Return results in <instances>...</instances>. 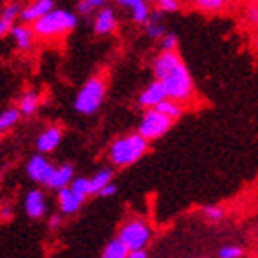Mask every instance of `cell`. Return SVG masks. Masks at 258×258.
I'll list each match as a JSON object with an SVG mask.
<instances>
[{
	"instance_id": "obj_1",
	"label": "cell",
	"mask_w": 258,
	"mask_h": 258,
	"mask_svg": "<svg viewBox=\"0 0 258 258\" xmlns=\"http://www.w3.org/2000/svg\"><path fill=\"white\" fill-rule=\"evenodd\" d=\"M157 81H161L168 98L177 102H188L194 96V80L181 55L175 52H161L151 63Z\"/></svg>"
},
{
	"instance_id": "obj_2",
	"label": "cell",
	"mask_w": 258,
	"mask_h": 258,
	"mask_svg": "<svg viewBox=\"0 0 258 258\" xmlns=\"http://www.w3.org/2000/svg\"><path fill=\"white\" fill-rule=\"evenodd\" d=\"M78 26V15L70 10L54 8L39 21L33 22V32L41 39H61L74 32Z\"/></svg>"
},
{
	"instance_id": "obj_3",
	"label": "cell",
	"mask_w": 258,
	"mask_h": 258,
	"mask_svg": "<svg viewBox=\"0 0 258 258\" xmlns=\"http://www.w3.org/2000/svg\"><path fill=\"white\" fill-rule=\"evenodd\" d=\"M148 148H150V142L142 139L139 133L124 135L111 144L109 161L118 168L131 166V164H137L148 153Z\"/></svg>"
},
{
	"instance_id": "obj_4",
	"label": "cell",
	"mask_w": 258,
	"mask_h": 258,
	"mask_svg": "<svg viewBox=\"0 0 258 258\" xmlns=\"http://www.w3.org/2000/svg\"><path fill=\"white\" fill-rule=\"evenodd\" d=\"M105 92H107L105 80L102 76H94L91 80H87L85 85L81 87L80 92L76 94L74 109L80 114H94L98 109L102 107Z\"/></svg>"
},
{
	"instance_id": "obj_5",
	"label": "cell",
	"mask_w": 258,
	"mask_h": 258,
	"mask_svg": "<svg viewBox=\"0 0 258 258\" xmlns=\"http://www.w3.org/2000/svg\"><path fill=\"white\" fill-rule=\"evenodd\" d=\"M116 238L129 251H139V249H144L150 243V240L153 238V229L142 218H131L120 227V232Z\"/></svg>"
},
{
	"instance_id": "obj_6",
	"label": "cell",
	"mask_w": 258,
	"mask_h": 258,
	"mask_svg": "<svg viewBox=\"0 0 258 258\" xmlns=\"http://www.w3.org/2000/svg\"><path fill=\"white\" fill-rule=\"evenodd\" d=\"M173 120H170L166 114H162L161 111H157L155 107L153 109H146V113L142 114V118H140V124H139V131L137 133L146 139L148 142L151 140H157L164 137V135L170 131L172 127Z\"/></svg>"
},
{
	"instance_id": "obj_7",
	"label": "cell",
	"mask_w": 258,
	"mask_h": 258,
	"mask_svg": "<svg viewBox=\"0 0 258 258\" xmlns=\"http://www.w3.org/2000/svg\"><path fill=\"white\" fill-rule=\"evenodd\" d=\"M118 26V17H116V11L111 8V6H103L102 10H98L94 13V33L96 35H109L113 33Z\"/></svg>"
},
{
	"instance_id": "obj_8",
	"label": "cell",
	"mask_w": 258,
	"mask_h": 258,
	"mask_svg": "<svg viewBox=\"0 0 258 258\" xmlns=\"http://www.w3.org/2000/svg\"><path fill=\"white\" fill-rule=\"evenodd\" d=\"M52 170H54V164H52L43 153L33 155L26 164L28 177L32 179V181H35V183H41V184L46 183V179H48V175L52 173Z\"/></svg>"
},
{
	"instance_id": "obj_9",
	"label": "cell",
	"mask_w": 258,
	"mask_h": 258,
	"mask_svg": "<svg viewBox=\"0 0 258 258\" xmlns=\"http://www.w3.org/2000/svg\"><path fill=\"white\" fill-rule=\"evenodd\" d=\"M55 8L54 0H32L30 4H26L24 8H21L19 11V19L24 24H33L35 21H39L43 15H46L50 10Z\"/></svg>"
},
{
	"instance_id": "obj_10",
	"label": "cell",
	"mask_w": 258,
	"mask_h": 258,
	"mask_svg": "<svg viewBox=\"0 0 258 258\" xmlns=\"http://www.w3.org/2000/svg\"><path fill=\"white\" fill-rule=\"evenodd\" d=\"M10 35L13 39V43L19 50L22 52H28V50L33 48V44L37 41V35L33 32V28L30 24H24V22H19V24H13L10 30Z\"/></svg>"
},
{
	"instance_id": "obj_11",
	"label": "cell",
	"mask_w": 258,
	"mask_h": 258,
	"mask_svg": "<svg viewBox=\"0 0 258 258\" xmlns=\"http://www.w3.org/2000/svg\"><path fill=\"white\" fill-rule=\"evenodd\" d=\"M166 98H168V94H166V91H164L162 83L155 80V81H151L150 85L140 92L139 105L144 109H153V107H157L162 100H166Z\"/></svg>"
},
{
	"instance_id": "obj_12",
	"label": "cell",
	"mask_w": 258,
	"mask_h": 258,
	"mask_svg": "<svg viewBox=\"0 0 258 258\" xmlns=\"http://www.w3.org/2000/svg\"><path fill=\"white\" fill-rule=\"evenodd\" d=\"M61 139H63V129L57 127V125H52V127H46L43 133L39 135L37 140H35V148H37L39 153L46 155L61 144Z\"/></svg>"
},
{
	"instance_id": "obj_13",
	"label": "cell",
	"mask_w": 258,
	"mask_h": 258,
	"mask_svg": "<svg viewBox=\"0 0 258 258\" xmlns=\"http://www.w3.org/2000/svg\"><path fill=\"white\" fill-rule=\"evenodd\" d=\"M24 210L32 220H39L46 214V196L41 190L33 188L24 198Z\"/></svg>"
},
{
	"instance_id": "obj_14",
	"label": "cell",
	"mask_w": 258,
	"mask_h": 258,
	"mask_svg": "<svg viewBox=\"0 0 258 258\" xmlns=\"http://www.w3.org/2000/svg\"><path fill=\"white\" fill-rule=\"evenodd\" d=\"M114 2H116L120 8H125V10L131 13V21H133L135 24L144 26L146 21L150 19L151 8L144 0H114Z\"/></svg>"
},
{
	"instance_id": "obj_15",
	"label": "cell",
	"mask_w": 258,
	"mask_h": 258,
	"mask_svg": "<svg viewBox=\"0 0 258 258\" xmlns=\"http://www.w3.org/2000/svg\"><path fill=\"white\" fill-rule=\"evenodd\" d=\"M74 166L72 164H61V166H54L52 173L46 179V186L52 190H61L64 186H69L70 181L74 179Z\"/></svg>"
},
{
	"instance_id": "obj_16",
	"label": "cell",
	"mask_w": 258,
	"mask_h": 258,
	"mask_svg": "<svg viewBox=\"0 0 258 258\" xmlns=\"http://www.w3.org/2000/svg\"><path fill=\"white\" fill-rule=\"evenodd\" d=\"M57 203H59V210L61 214L64 216H72L76 214L78 210L81 209V205H83V199L78 198L69 186H64V188L57 190Z\"/></svg>"
},
{
	"instance_id": "obj_17",
	"label": "cell",
	"mask_w": 258,
	"mask_h": 258,
	"mask_svg": "<svg viewBox=\"0 0 258 258\" xmlns=\"http://www.w3.org/2000/svg\"><path fill=\"white\" fill-rule=\"evenodd\" d=\"M19 11H21V6L17 2H10L8 6H4V10L0 13V39L10 33L11 26L19 19Z\"/></svg>"
},
{
	"instance_id": "obj_18",
	"label": "cell",
	"mask_w": 258,
	"mask_h": 258,
	"mask_svg": "<svg viewBox=\"0 0 258 258\" xmlns=\"http://www.w3.org/2000/svg\"><path fill=\"white\" fill-rule=\"evenodd\" d=\"M146 33L150 39H161L164 33H166V24L162 21V13L161 11H151L150 19L146 21L144 24Z\"/></svg>"
},
{
	"instance_id": "obj_19",
	"label": "cell",
	"mask_w": 258,
	"mask_h": 258,
	"mask_svg": "<svg viewBox=\"0 0 258 258\" xmlns=\"http://www.w3.org/2000/svg\"><path fill=\"white\" fill-rule=\"evenodd\" d=\"M113 177H114V173L111 168H102V170H98V172L92 175V179H89V194H91V196H96L105 184H109L111 181H113Z\"/></svg>"
},
{
	"instance_id": "obj_20",
	"label": "cell",
	"mask_w": 258,
	"mask_h": 258,
	"mask_svg": "<svg viewBox=\"0 0 258 258\" xmlns=\"http://www.w3.org/2000/svg\"><path fill=\"white\" fill-rule=\"evenodd\" d=\"M39 103H41V100H39V94L37 92H26V94H22L21 102H19V113L24 114V116H30V114H33L35 111L39 109Z\"/></svg>"
},
{
	"instance_id": "obj_21",
	"label": "cell",
	"mask_w": 258,
	"mask_h": 258,
	"mask_svg": "<svg viewBox=\"0 0 258 258\" xmlns=\"http://www.w3.org/2000/svg\"><path fill=\"white\" fill-rule=\"evenodd\" d=\"M157 111H161L162 114H166L170 120H177L183 116V105L181 102L177 100H172V98H166V100H162L159 105H157Z\"/></svg>"
},
{
	"instance_id": "obj_22",
	"label": "cell",
	"mask_w": 258,
	"mask_h": 258,
	"mask_svg": "<svg viewBox=\"0 0 258 258\" xmlns=\"http://www.w3.org/2000/svg\"><path fill=\"white\" fill-rule=\"evenodd\" d=\"M127 254H129V249L120 242L118 238L111 240L102 251V258H127Z\"/></svg>"
},
{
	"instance_id": "obj_23",
	"label": "cell",
	"mask_w": 258,
	"mask_h": 258,
	"mask_svg": "<svg viewBox=\"0 0 258 258\" xmlns=\"http://www.w3.org/2000/svg\"><path fill=\"white\" fill-rule=\"evenodd\" d=\"M19 118H21V113H19L17 107H10V109H6V111H2V113H0V135L6 133V131H10V129L19 122Z\"/></svg>"
},
{
	"instance_id": "obj_24",
	"label": "cell",
	"mask_w": 258,
	"mask_h": 258,
	"mask_svg": "<svg viewBox=\"0 0 258 258\" xmlns=\"http://www.w3.org/2000/svg\"><path fill=\"white\" fill-rule=\"evenodd\" d=\"M103 6H107V0H80L78 2V13L83 17H89L102 10Z\"/></svg>"
},
{
	"instance_id": "obj_25",
	"label": "cell",
	"mask_w": 258,
	"mask_h": 258,
	"mask_svg": "<svg viewBox=\"0 0 258 258\" xmlns=\"http://www.w3.org/2000/svg\"><path fill=\"white\" fill-rule=\"evenodd\" d=\"M231 4V0H196V6L205 13H218V11L225 10Z\"/></svg>"
},
{
	"instance_id": "obj_26",
	"label": "cell",
	"mask_w": 258,
	"mask_h": 258,
	"mask_svg": "<svg viewBox=\"0 0 258 258\" xmlns=\"http://www.w3.org/2000/svg\"><path fill=\"white\" fill-rule=\"evenodd\" d=\"M69 188L72 190L78 198L83 199V201H85L87 196H91V194H89V179L87 177H74L70 181Z\"/></svg>"
},
{
	"instance_id": "obj_27",
	"label": "cell",
	"mask_w": 258,
	"mask_h": 258,
	"mask_svg": "<svg viewBox=\"0 0 258 258\" xmlns=\"http://www.w3.org/2000/svg\"><path fill=\"white\" fill-rule=\"evenodd\" d=\"M157 11H161L162 15L164 13H177L181 10V0H155Z\"/></svg>"
},
{
	"instance_id": "obj_28",
	"label": "cell",
	"mask_w": 258,
	"mask_h": 258,
	"mask_svg": "<svg viewBox=\"0 0 258 258\" xmlns=\"http://www.w3.org/2000/svg\"><path fill=\"white\" fill-rule=\"evenodd\" d=\"M159 41H161V52H175V50H177L179 39L175 33L166 32Z\"/></svg>"
},
{
	"instance_id": "obj_29",
	"label": "cell",
	"mask_w": 258,
	"mask_h": 258,
	"mask_svg": "<svg viewBox=\"0 0 258 258\" xmlns=\"http://www.w3.org/2000/svg\"><path fill=\"white\" fill-rule=\"evenodd\" d=\"M203 214H205V218H207L209 221H212V223H218V221L223 220L225 212H223V209H221V207L210 205V207H205V209H203Z\"/></svg>"
},
{
	"instance_id": "obj_30",
	"label": "cell",
	"mask_w": 258,
	"mask_h": 258,
	"mask_svg": "<svg viewBox=\"0 0 258 258\" xmlns=\"http://www.w3.org/2000/svg\"><path fill=\"white\" fill-rule=\"evenodd\" d=\"M243 254V247L240 245H225L218 251V256L220 258H240Z\"/></svg>"
},
{
	"instance_id": "obj_31",
	"label": "cell",
	"mask_w": 258,
	"mask_h": 258,
	"mask_svg": "<svg viewBox=\"0 0 258 258\" xmlns=\"http://www.w3.org/2000/svg\"><path fill=\"white\" fill-rule=\"evenodd\" d=\"M245 21H247L251 26H256V21H258L256 2H251V4L247 6V10H245Z\"/></svg>"
},
{
	"instance_id": "obj_32",
	"label": "cell",
	"mask_w": 258,
	"mask_h": 258,
	"mask_svg": "<svg viewBox=\"0 0 258 258\" xmlns=\"http://www.w3.org/2000/svg\"><path fill=\"white\" fill-rule=\"evenodd\" d=\"M116 192H118V186H116V184H114L113 181H111V183L105 184V186H103V188L100 190V192H98L96 196H102V198H111V196H114Z\"/></svg>"
},
{
	"instance_id": "obj_33",
	"label": "cell",
	"mask_w": 258,
	"mask_h": 258,
	"mask_svg": "<svg viewBox=\"0 0 258 258\" xmlns=\"http://www.w3.org/2000/svg\"><path fill=\"white\" fill-rule=\"evenodd\" d=\"M61 221H63V218H61L59 214H54L52 218L48 220V229H52V231H55V229H59L61 227Z\"/></svg>"
},
{
	"instance_id": "obj_34",
	"label": "cell",
	"mask_w": 258,
	"mask_h": 258,
	"mask_svg": "<svg viewBox=\"0 0 258 258\" xmlns=\"http://www.w3.org/2000/svg\"><path fill=\"white\" fill-rule=\"evenodd\" d=\"M127 258H148V253L144 249H139V251H129Z\"/></svg>"
},
{
	"instance_id": "obj_35",
	"label": "cell",
	"mask_w": 258,
	"mask_h": 258,
	"mask_svg": "<svg viewBox=\"0 0 258 258\" xmlns=\"http://www.w3.org/2000/svg\"><path fill=\"white\" fill-rule=\"evenodd\" d=\"M0 214H2V218H6V220H10L11 216H13V210H11V209H4L2 212H0Z\"/></svg>"
},
{
	"instance_id": "obj_36",
	"label": "cell",
	"mask_w": 258,
	"mask_h": 258,
	"mask_svg": "<svg viewBox=\"0 0 258 258\" xmlns=\"http://www.w3.org/2000/svg\"><path fill=\"white\" fill-rule=\"evenodd\" d=\"M181 2H186V4H196V0H181Z\"/></svg>"
},
{
	"instance_id": "obj_37",
	"label": "cell",
	"mask_w": 258,
	"mask_h": 258,
	"mask_svg": "<svg viewBox=\"0 0 258 258\" xmlns=\"http://www.w3.org/2000/svg\"><path fill=\"white\" fill-rule=\"evenodd\" d=\"M144 2H148V4H151V2H155V0H144Z\"/></svg>"
}]
</instances>
